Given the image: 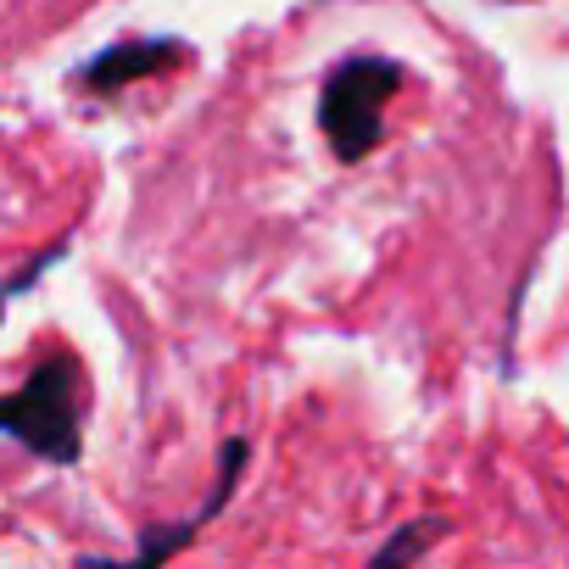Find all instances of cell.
<instances>
[{
    "label": "cell",
    "instance_id": "3957f363",
    "mask_svg": "<svg viewBox=\"0 0 569 569\" xmlns=\"http://www.w3.org/2000/svg\"><path fill=\"white\" fill-rule=\"evenodd\" d=\"M240 469H246V441H229V447H223V458H218V486H212V497H207L196 513H184V519H168V525L146 530V536H140V552H129V558H96V563H79V569H162L173 552H184V547L201 536V525H212V513L229 502V491H234Z\"/></svg>",
    "mask_w": 569,
    "mask_h": 569
},
{
    "label": "cell",
    "instance_id": "6da1fadb",
    "mask_svg": "<svg viewBox=\"0 0 569 569\" xmlns=\"http://www.w3.org/2000/svg\"><path fill=\"white\" fill-rule=\"evenodd\" d=\"M0 436L23 441L46 463H79V452H84V369L73 352H46L12 397H0Z\"/></svg>",
    "mask_w": 569,
    "mask_h": 569
},
{
    "label": "cell",
    "instance_id": "7a4b0ae2",
    "mask_svg": "<svg viewBox=\"0 0 569 569\" xmlns=\"http://www.w3.org/2000/svg\"><path fill=\"white\" fill-rule=\"evenodd\" d=\"M402 90V68L391 57H347L330 68L319 96L325 140L341 162H363L386 134V101Z\"/></svg>",
    "mask_w": 569,
    "mask_h": 569
},
{
    "label": "cell",
    "instance_id": "5b68a950",
    "mask_svg": "<svg viewBox=\"0 0 569 569\" xmlns=\"http://www.w3.org/2000/svg\"><path fill=\"white\" fill-rule=\"evenodd\" d=\"M447 525L441 519H413V525H402L375 558H369V569H413L430 547H436V536H441Z\"/></svg>",
    "mask_w": 569,
    "mask_h": 569
},
{
    "label": "cell",
    "instance_id": "8992f818",
    "mask_svg": "<svg viewBox=\"0 0 569 569\" xmlns=\"http://www.w3.org/2000/svg\"><path fill=\"white\" fill-rule=\"evenodd\" d=\"M57 257H62V246H51V251H40V257H34V262H29L23 273H12L7 284H0V319H7V302H12L18 291H29V284H34V279H40V273H46V268H51Z\"/></svg>",
    "mask_w": 569,
    "mask_h": 569
},
{
    "label": "cell",
    "instance_id": "277c9868",
    "mask_svg": "<svg viewBox=\"0 0 569 569\" xmlns=\"http://www.w3.org/2000/svg\"><path fill=\"white\" fill-rule=\"evenodd\" d=\"M184 57H190V51H184L179 40H118V46H107L101 57H90V62L73 73V84L90 90V96H118V90L151 79V73L179 68Z\"/></svg>",
    "mask_w": 569,
    "mask_h": 569
}]
</instances>
